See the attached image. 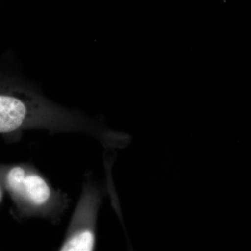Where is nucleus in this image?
<instances>
[{"label": "nucleus", "mask_w": 251, "mask_h": 251, "mask_svg": "<svg viewBox=\"0 0 251 251\" xmlns=\"http://www.w3.org/2000/svg\"><path fill=\"white\" fill-rule=\"evenodd\" d=\"M59 115L22 80L0 74V133L56 122Z\"/></svg>", "instance_id": "obj_1"}, {"label": "nucleus", "mask_w": 251, "mask_h": 251, "mask_svg": "<svg viewBox=\"0 0 251 251\" xmlns=\"http://www.w3.org/2000/svg\"><path fill=\"white\" fill-rule=\"evenodd\" d=\"M18 201L25 200L34 205H42L50 197V189L45 180L34 174H26L22 184L11 193Z\"/></svg>", "instance_id": "obj_2"}, {"label": "nucleus", "mask_w": 251, "mask_h": 251, "mask_svg": "<svg viewBox=\"0 0 251 251\" xmlns=\"http://www.w3.org/2000/svg\"><path fill=\"white\" fill-rule=\"evenodd\" d=\"M94 247V234L90 230H83L71 237L61 248V251H89L93 250Z\"/></svg>", "instance_id": "obj_3"}, {"label": "nucleus", "mask_w": 251, "mask_h": 251, "mask_svg": "<svg viewBox=\"0 0 251 251\" xmlns=\"http://www.w3.org/2000/svg\"><path fill=\"white\" fill-rule=\"evenodd\" d=\"M2 188H1V184H0V202H1V198H2Z\"/></svg>", "instance_id": "obj_4"}]
</instances>
